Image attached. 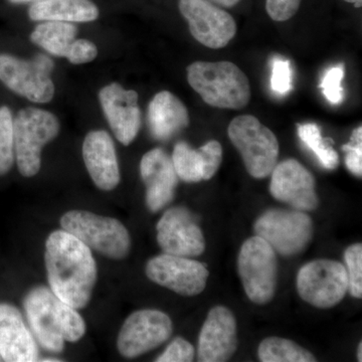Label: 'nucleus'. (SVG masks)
<instances>
[{
    "instance_id": "27",
    "label": "nucleus",
    "mask_w": 362,
    "mask_h": 362,
    "mask_svg": "<svg viewBox=\"0 0 362 362\" xmlns=\"http://www.w3.org/2000/svg\"><path fill=\"white\" fill-rule=\"evenodd\" d=\"M14 158L13 116L11 109L0 107V176L13 168Z\"/></svg>"
},
{
    "instance_id": "1",
    "label": "nucleus",
    "mask_w": 362,
    "mask_h": 362,
    "mask_svg": "<svg viewBox=\"0 0 362 362\" xmlns=\"http://www.w3.org/2000/svg\"><path fill=\"white\" fill-rule=\"evenodd\" d=\"M49 289L75 309L89 303L97 281V265L89 247L66 230L52 233L45 242Z\"/></svg>"
},
{
    "instance_id": "11",
    "label": "nucleus",
    "mask_w": 362,
    "mask_h": 362,
    "mask_svg": "<svg viewBox=\"0 0 362 362\" xmlns=\"http://www.w3.org/2000/svg\"><path fill=\"white\" fill-rule=\"evenodd\" d=\"M173 332V321L164 312L156 309L135 311L121 327L117 349L126 358H135L160 346Z\"/></svg>"
},
{
    "instance_id": "18",
    "label": "nucleus",
    "mask_w": 362,
    "mask_h": 362,
    "mask_svg": "<svg viewBox=\"0 0 362 362\" xmlns=\"http://www.w3.org/2000/svg\"><path fill=\"white\" fill-rule=\"evenodd\" d=\"M140 175L146 187V206L152 213L161 211L173 202L177 175L171 157L164 150H150L140 162Z\"/></svg>"
},
{
    "instance_id": "21",
    "label": "nucleus",
    "mask_w": 362,
    "mask_h": 362,
    "mask_svg": "<svg viewBox=\"0 0 362 362\" xmlns=\"http://www.w3.org/2000/svg\"><path fill=\"white\" fill-rule=\"evenodd\" d=\"M171 160L178 178L185 182L209 180L220 169L223 147L216 140H211L199 149L192 148L187 142H178Z\"/></svg>"
},
{
    "instance_id": "38",
    "label": "nucleus",
    "mask_w": 362,
    "mask_h": 362,
    "mask_svg": "<svg viewBox=\"0 0 362 362\" xmlns=\"http://www.w3.org/2000/svg\"><path fill=\"white\" fill-rule=\"evenodd\" d=\"M357 359L358 361H362V343H359L358 349H357Z\"/></svg>"
},
{
    "instance_id": "12",
    "label": "nucleus",
    "mask_w": 362,
    "mask_h": 362,
    "mask_svg": "<svg viewBox=\"0 0 362 362\" xmlns=\"http://www.w3.org/2000/svg\"><path fill=\"white\" fill-rule=\"evenodd\" d=\"M180 13L190 33L209 49H223L237 33V23L230 13L209 0H180Z\"/></svg>"
},
{
    "instance_id": "2",
    "label": "nucleus",
    "mask_w": 362,
    "mask_h": 362,
    "mask_svg": "<svg viewBox=\"0 0 362 362\" xmlns=\"http://www.w3.org/2000/svg\"><path fill=\"white\" fill-rule=\"evenodd\" d=\"M23 305L30 328L45 349L61 352L66 341L77 342L84 337L83 317L49 288H33L26 295Z\"/></svg>"
},
{
    "instance_id": "3",
    "label": "nucleus",
    "mask_w": 362,
    "mask_h": 362,
    "mask_svg": "<svg viewBox=\"0 0 362 362\" xmlns=\"http://www.w3.org/2000/svg\"><path fill=\"white\" fill-rule=\"evenodd\" d=\"M187 81L204 103L240 110L251 100L249 78L230 62H195L187 66Z\"/></svg>"
},
{
    "instance_id": "10",
    "label": "nucleus",
    "mask_w": 362,
    "mask_h": 362,
    "mask_svg": "<svg viewBox=\"0 0 362 362\" xmlns=\"http://www.w3.org/2000/svg\"><path fill=\"white\" fill-rule=\"evenodd\" d=\"M299 296L319 309L337 306L349 292L346 269L340 262L320 259L305 264L297 275Z\"/></svg>"
},
{
    "instance_id": "33",
    "label": "nucleus",
    "mask_w": 362,
    "mask_h": 362,
    "mask_svg": "<svg viewBox=\"0 0 362 362\" xmlns=\"http://www.w3.org/2000/svg\"><path fill=\"white\" fill-rule=\"evenodd\" d=\"M302 0H267V13L272 20L286 21L292 18L299 11Z\"/></svg>"
},
{
    "instance_id": "31",
    "label": "nucleus",
    "mask_w": 362,
    "mask_h": 362,
    "mask_svg": "<svg viewBox=\"0 0 362 362\" xmlns=\"http://www.w3.org/2000/svg\"><path fill=\"white\" fill-rule=\"evenodd\" d=\"M343 151L346 153L345 164L350 173L361 177L362 175V127L359 126L354 131L351 141L343 145Z\"/></svg>"
},
{
    "instance_id": "22",
    "label": "nucleus",
    "mask_w": 362,
    "mask_h": 362,
    "mask_svg": "<svg viewBox=\"0 0 362 362\" xmlns=\"http://www.w3.org/2000/svg\"><path fill=\"white\" fill-rule=\"evenodd\" d=\"M147 122L151 135L159 141H166L189 125V114L175 95L162 90L150 102Z\"/></svg>"
},
{
    "instance_id": "9",
    "label": "nucleus",
    "mask_w": 362,
    "mask_h": 362,
    "mask_svg": "<svg viewBox=\"0 0 362 362\" xmlns=\"http://www.w3.org/2000/svg\"><path fill=\"white\" fill-rule=\"evenodd\" d=\"M54 62L42 54L30 61L0 54V82L30 101L49 103L54 96Z\"/></svg>"
},
{
    "instance_id": "32",
    "label": "nucleus",
    "mask_w": 362,
    "mask_h": 362,
    "mask_svg": "<svg viewBox=\"0 0 362 362\" xmlns=\"http://www.w3.org/2000/svg\"><path fill=\"white\" fill-rule=\"evenodd\" d=\"M195 349L187 340L176 337L166 347L165 351L157 357V362H190L194 361Z\"/></svg>"
},
{
    "instance_id": "34",
    "label": "nucleus",
    "mask_w": 362,
    "mask_h": 362,
    "mask_svg": "<svg viewBox=\"0 0 362 362\" xmlns=\"http://www.w3.org/2000/svg\"><path fill=\"white\" fill-rule=\"evenodd\" d=\"M97 56V47L92 42L88 40L76 39L71 44L66 59H68L69 62L74 65H82V64L94 61Z\"/></svg>"
},
{
    "instance_id": "39",
    "label": "nucleus",
    "mask_w": 362,
    "mask_h": 362,
    "mask_svg": "<svg viewBox=\"0 0 362 362\" xmlns=\"http://www.w3.org/2000/svg\"><path fill=\"white\" fill-rule=\"evenodd\" d=\"M42 361H44V362H54V361H56V362H59L61 361H59V359H42Z\"/></svg>"
},
{
    "instance_id": "20",
    "label": "nucleus",
    "mask_w": 362,
    "mask_h": 362,
    "mask_svg": "<svg viewBox=\"0 0 362 362\" xmlns=\"http://www.w3.org/2000/svg\"><path fill=\"white\" fill-rule=\"evenodd\" d=\"M0 356L7 362L39 361V349L20 310L0 304Z\"/></svg>"
},
{
    "instance_id": "16",
    "label": "nucleus",
    "mask_w": 362,
    "mask_h": 362,
    "mask_svg": "<svg viewBox=\"0 0 362 362\" xmlns=\"http://www.w3.org/2000/svg\"><path fill=\"white\" fill-rule=\"evenodd\" d=\"M99 101L118 141L125 146L130 145L141 127L137 92L112 83L99 90Z\"/></svg>"
},
{
    "instance_id": "6",
    "label": "nucleus",
    "mask_w": 362,
    "mask_h": 362,
    "mask_svg": "<svg viewBox=\"0 0 362 362\" xmlns=\"http://www.w3.org/2000/svg\"><path fill=\"white\" fill-rule=\"evenodd\" d=\"M64 230L103 256L122 259L129 254L131 239L121 221L90 211H71L62 216Z\"/></svg>"
},
{
    "instance_id": "24",
    "label": "nucleus",
    "mask_w": 362,
    "mask_h": 362,
    "mask_svg": "<svg viewBox=\"0 0 362 362\" xmlns=\"http://www.w3.org/2000/svg\"><path fill=\"white\" fill-rule=\"evenodd\" d=\"M77 33V26L74 23L47 21L33 30L30 40L52 56L66 58Z\"/></svg>"
},
{
    "instance_id": "8",
    "label": "nucleus",
    "mask_w": 362,
    "mask_h": 362,
    "mask_svg": "<svg viewBox=\"0 0 362 362\" xmlns=\"http://www.w3.org/2000/svg\"><path fill=\"white\" fill-rule=\"evenodd\" d=\"M254 230L277 254L292 257L304 252L310 244L313 221L305 211L272 209L259 216Z\"/></svg>"
},
{
    "instance_id": "28",
    "label": "nucleus",
    "mask_w": 362,
    "mask_h": 362,
    "mask_svg": "<svg viewBox=\"0 0 362 362\" xmlns=\"http://www.w3.org/2000/svg\"><path fill=\"white\" fill-rule=\"evenodd\" d=\"M345 269L349 278V292L356 299L362 298V245H351L344 252Z\"/></svg>"
},
{
    "instance_id": "30",
    "label": "nucleus",
    "mask_w": 362,
    "mask_h": 362,
    "mask_svg": "<svg viewBox=\"0 0 362 362\" xmlns=\"http://www.w3.org/2000/svg\"><path fill=\"white\" fill-rule=\"evenodd\" d=\"M344 78V66H332L326 71L320 88L324 96L333 105H339L343 101V88L341 82Z\"/></svg>"
},
{
    "instance_id": "26",
    "label": "nucleus",
    "mask_w": 362,
    "mask_h": 362,
    "mask_svg": "<svg viewBox=\"0 0 362 362\" xmlns=\"http://www.w3.org/2000/svg\"><path fill=\"white\" fill-rule=\"evenodd\" d=\"M298 136L305 146L315 154L321 165L328 170H334L339 165V156L331 146L332 141L321 135V129L315 123L299 124Z\"/></svg>"
},
{
    "instance_id": "25",
    "label": "nucleus",
    "mask_w": 362,
    "mask_h": 362,
    "mask_svg": "<svg viewBox=\"0 0 362 362\" xmlns=\"http://www.w3.org/2000/svg\"><path fill=\"white\" fill-rule=\"evenodd\" d=\"M259 361L263 362H315L316 357L297 343L281 337H268L259 343Z\"/></svg>"
},
{
    "instance_id": "4",
    "label": "nucleus",
    "mask_w": 362,
    "mask_h": 362,
    "mask_svg": "<svg viewBox=\"0 0 362 362\" xmlns=\"http://www.w3.org/2000/svg\"><path fill=\"white\" fill-rule=\"evenodd\" d=\"M59 132L58 118L51 112L33 107L18 112L13 118V141L14 156L21 175L33 177L39 173L42 149Z\"/></svg>"
},
{
    "instance_id": "23",
    "label": "nucleus",
    "mask_w": 362,
    "mask_h": 362,
    "mask_svg": "<svg viewBox=\"0 0 362 362\" xmlns=\"http://www.w3.org/2000/svg\"><path fill=\"white\" fill-rule=\"evenodd\" d=\"M99 8L92 0H42L28 9L33 21L90 23L99 18Z\"/></svg>"
},
{
    "instance_id": "7",
    "label": "nucleus",
    "mask_w": 362,
    "mask_h": 362,
    "mask_svg": "<svg viewBox=\"0 0 362 362\" xmlns=\"http://www.w3.org/2000/svg\"><path fill=\"white\" fill-rule=\"evenodd\" d=\"M238 272L252 303H270L278 283L277 252L258 235L245 240L238 257Z\"/></svg>"
},
{
    "instance_id": "14",
    "label": "nucleus",
    "mask_w": 362,
    "mask_h": 362,
    "mask_svg": "<svg viewBox=\"0 0 362 362\" xmlns=\"http://www.w3.org/2000/svg\"><path fill=\"white\" fill-rule=\"evenodd\" d=\"M157 243L164 254L201 256L206 250L204 233L192 214L183 206L168 209L156 226Z\"/></svg>"
},
{
    "instance_id": "13",
    "label": "nucleus",
    "mask_w": 362,
    "mask_h": 362,
    "mask_svg": "<svg viewBox=\"0 0 362 362\" xmlns=\"http://www.w3.org/2000/svg\"><path fill=\"white\" fill-rule=\"evenodd\" d=\"M145 272L152 282L187 297L201 294L209 276L206 266L201 262L168 254L149 259Z\"/></svg>"
},
{
    "instance_id": "19",
    "label": "nucleus",
    "mask_w": 362,
    "mask_h": 362,
    "mask_svg": "<svg viewBox=\"0 0 362 362\" xmlns=\"http://www.w3.org/2000/svg\"><path fill=\"white\" fill-rule=\"evenodd\" d=\"M83 158L93 182L99 189L110 192L120 182V169L115 144L104 130L90 131L83 143Z\"/></svg>"
},
{
    "instance_id": "36",
    "label": "nucleus",
    "mask_w": 362,
    "mask_h": 362,
    "mask_svg": "<svg viewBox=\"0 0 362 362\" xmlns=\"http://www.w3.org/2000/svg\"><path fill=\"white\" fill-rule=\"evenodd\" d=\"M8 1L13 4H35V2L42 1V0H8Z\"/></svg>"
},
{
    "instance_id": "29",
    "label": "nucleus",
    "mask_w": 362,
    "mask_h": 362,
    "mask_svg": "<svg viewBox=\"0 0 362 362\" xmlns=\"http://www.w3.org/2000/svg\"><path fill=\"white\" fill-rule=\"evenodd\" d=\"M271 90L277 96H286L293 90V71L290 61L281 57L272 59Z\"/></svg>"
},
{
    "instance_id": "37",
    "label": "nucleus",
    "mask_w": 362,
    "mask_h": 362,
    "mask_svg": "<svg viewBox=\"0 0 362 362\" xmlns=\"http://www.w3.org/2000/svg\"><path fill=\"white\" fill-rule=\"evenodd\" d=\"M344 1L349 2V4H354V6L356 7V8H358V7H361L362 6V0H344Z\"/></svg>"
},
{
    "instance_id": "35",
    "label": "nucleus",
    "mask_w": 362,
    "mask_h": 362,
    "mask_svg": "<svg viewBox=\"0 0 362 362\" xmlns=\"http://www.w3.org/2000/svg\"><path fill=\"white\" fill-rule=\"evenodd\" d=\"M209 1L213 2L216 6L223 7H233L237 6L240 0H209Z\"/></svg>"
},
{
    "instance_id": "40",
    "label": "nucleus",
    "mask_w": 362,
    "mask_h": 362,
    "mask_svg": "<svg viewBox=\"0 0 362 362\" xmlns=\"http://www.w3.org/2000/svg\"><path fill=\"white\" fill-rule=\"evenodd\" d=\"M1 359H2V358H1V356H0V361H1Z\"/></svg>"
},
{
    "instance_id": "17",
    "label": "nucleus",
    "mask_w": 362,
    "mask_h": 362,
    "mask_svg": "<svg viewBox=\"0 0 362 362\" xmlns=\"http://www.w3.org/2000/svg\"><path fill=\"white\" fill-rule=\"evenodd\" d=\"M238 347V326L230 309L216 306L207 314L199 333L197 356L202 362L228 361Z\"/></svg>"
},
{
    "instance_id": "5",
    "label": "nucleus",
    "mask_w": 362,
    "mask_h": 362,
    "mask_svg": "<svg viewBox=\"0 0 362 362\" xmlns=\"http://www.w3.org/2000/svg\"><path fill=\"white\" fill-rule=\"evenodd\" d=\"M228 134L250 175L256 180L271 175L278 163L280 147L277 137L268 127L256 117L238 116L228 125Z\"/></svg>"
},
{
    "instance_id": "15",
    "label": "nucleus",
    "mask_w": 362,
    "mask_h": 362,
    "mask_svg": "<svg viewBox=\"0 0 362 362\" xmlns=\"http://www.w3.org/2000/svg\"><path fill=\"white\" fill-rule=\"evenodd\" d=\"M270 192L274 199L296 211H315L319 204L313 175L296 159L277 163L271 173Z\"/></svg>"
}]
</instances>
